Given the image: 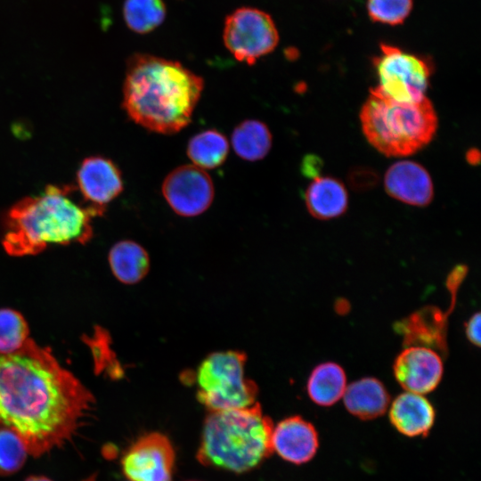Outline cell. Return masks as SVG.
Wrapping results in <instances>:
<instances>
[{
    "label": "cell",
    "instance_id": "6da1fadb",
    "mask_svg": "<svg viewBox=\"0 0 481 481\" xmlns=\"http://www.w3.org/2000/svg\"><path fill=\"white\" fill-rule=\"evenodd\" d=\"M94 404L83 383L34 339L0 353V428L16 433L29 454L40 457L64 445Z\"/></svg>",
    "mask_w": 481,
    "mask_h": 481
},
{
    "label": "cell",
    "instance_id": "7a4b0ae2",
    "mask_svg": "<svg viewBox=\"0 0 481 481\" xmlns=\"http://www.w3.org/2000/svg\"><path fill=\"white\" fill-rule=\"evenodd\" d=\"M203 87L202 77L180 62L135 53L126 61L122 105L137 125L172 135L190 124Z\"/></svg>",
    "mask_w": 481,
    "mask_h": 481
},
{
    "label": "cell",
    "instance_id": "3957f363",
    "mask_svg": "<svg viewBox=\"0 0 481 481\" xmlns=\"http://www.w3.org/2000/svg\"><path fill=\"white\" fill-rule=\"evenodd\" d=\"M77 188L50 184L20 200L7 211L3 247L12 257L41 253L49 244H85L93 236V218L105 208L75 200Z\"/></svg>",
    "mask_w": 481,
    "mask_h": 481
},
{
    "label": "cell",
    "instance_id": "277c9868",
    "mask_svg": "<svg viewBox=\"0 0 481 481\" xmlns=\"http://www.w3.org/2000/svg\"><path fill=\"white\" fill-rule=\"evenodd\" d=\"M273 424L258 403L209 412L207 415L198 461L204 466L240 474L252 470L273 452Z\"/></svg>",
    "mask_w": 481,
    "mask_h": 481
},
{
    "label": "cell",
    "instance_id": "5b68a950",
    "mask_svg": "<svg viewBox=\"0 0 481 481\" xmlns=\"http://www.w3.org/2000/svg\"><path fill=\"white\" fill-rule=\"evenodd\" d=\"M369 143L387 157H405L426 146L437 128V116L428 97L416 102L395 101L377 86L360 111Z\"/></svg>",
    "mask_w": 481,
    "mask_h": 481
},
{
    "label": "cell",
    "instance_id": "8992f818",
    "mask_svg": "<svg viewBox=\"0 0 481 481\" xmlns=\"http://www.w3.org/2000/svg\"><path fill=\"white\" fill-rule=\"evenodd\" d=\"M246 355L239 351L208 355L196 371V396L209 412L248 407L255 404L257 387L244 375Z\"/></svg>",
    "mask_w": 481,
    "mask_h": 481
},
{
    "label": "cell",
    "instance_id": "52a82bcc",
    "mask_svg": "<svg viewBox=\"0 0 481 481\" xmlns=\"http://www.w3.org/2000/svg\"><path fill=\"white\" fill-rule=\"evenodd\" d=\"M373 65L377 86L387 96L403 102H416L426 97L431 67L423 58L381 43Z\"/></svg>",
    "mask_w": 481,
    "mask_h": 481
},
{
    "label": "cell",
    "instance_id": "ba28073f",
    "mask_svg": "<svg viewBox=\"0 0 481 481\" xmlns=\"http://www.w3.org/2000/svg\"><path fill=\"white\" fill-rule=\"evenodd\" d=\"M223 38L225 47L236 60L253 65L275 49L279 34L268 13L242 7L226 18Z\"/></svg>",
    "mask_w": 481,
    "mask_h": 481
},
{
    "label": "cell",
    "instance_id": "9c48e42d",
    "mask_svg": "<svg viewBox=\"0 0 481 481\" xmlns=\"http://www.w3.org/2000/svg\"><path fill=\"white\" fill-rule=\"evenodd\" d=\"M175 453L169 439L159 432L137 439L121 459L129 481H172Z\"/></svg>",
    "mask_w": 481,
    "mask_h": 481
},
{
    "label": "cell",
    "instance_id": "30bf717a",
    "mask_svg": "<svg viewBox=\"0 0 481 481\" xmlns=\"http://www.w3.org/2000/svg\"><path fill=\"white\" fill-rule=\"evenodd\" d=\"M161 191L169 207L177 215L186 217L205 212L215 195L208 174L194 165L173 169L164 179Z\"/></svg>",
    "mask_w": 481,
    "mask_h": 481
},
{
    "label": "cell",
    "instance_id": "8fae6325",
    "mask_svg": "<svg viewBox=\"0 0 481 481\" xmlns=\"http://www.w3.org/2000/svg\"><path fill=\"white\" fill-rule=\"evenodd\" d=\"M396 381L407 392L427 394L440 383L444 364L440 355L428 347L409 346L397 355L393 364Z\"/></svg>",
    "mask_w": 481,
    "mask_h": 481
},
{
    "label": "cell",
    "instance_id": "7c38bea8",
    "mask_svg": "<svg viewBox=\"0 0 481 481\" xmlns=\"http://www.w3.org/2000/svg\"><path fill=\"white\" fill-rule=\"evenodd\" d=\"M77 189L84 200L105 208L123 191L121 172L115 163L102 156L85 159L77 172Z\"/></svg>",
    "mask_w": 481,
    "mask_h": 481
},
{
    "label": "cell",
    "instance_id": "4fadbf2b",
    "mask_svg": "<svg viewBox=\"0 0 481 481\" xmlns=\"http://www.w3.org/2000/svg\"><path fill=\"white\" fill-rule=\"evenodd\" d=\"M387 193L412 206L425 207L434 197V186L429 173L420 164L401 160L391 165L384 175Z\"/></svg>",
    "mask_w": 481,
    "mask_h": 481
},
{
    "label": "cell",
    "instance_id": "5bb4252c",
    "mask_svg": "<svg viewBox=\"0 0 481 481\" xmlns=\"http://www.w3.org/2000/svg\"><path fill=\"white\" fill-rule=\"evenodd\" d=\"M451 312L426 306L398 321L395 330L403 337L404 345L418 346L447 354V319Z\"/></svg>",
    "mask_w": 481,
    "mask_h": 481
},
{
    "label": "cell",
    "instance_id": "9a60e30c",
    "mask_svg": "<svg viewBox=\"0 0 481 481\" xmlns=\"http://www.w3.org/2000/svg\"><path fill=\"white\" fill-rule=\"evenodd\" d=\"M273 451L283 460L295 464L310 461L318 448L314 426L298 416L280 421L272 433Z\"/></svg>",
    "mask_w": 481,
    "mask_h": 481
},
{
    "label": "cell",
    "instance_id": "2e32d148",
    "mask_svg": "<svg viewBox=\"0 0 481 481\" xmlns=\"http://www.w3.org/2000/svg\"><path fill=\"white\" fill-rule=\"evenodd\" d=\"M389 417L402 434L407 436H424L434 423L435 411L422 395L406 391L392 403Z\"/></svg>",
    "mask_w": 481,
    "mask_h": 481
},
{
    "label": "cell",
    "instance_id": "e0dca14e",
    "mask_svg": "<svg viewBox=\"0 0 481 481\" xmlns=\"http://www.w3.org/2000/svg\"><path fill=\"white\" fill-rule=\"evenodd\" d=\"M305 202L311 216L328 220L343 215L348 205L345 185L330 176H315L305 192Z\"/></svg>",
    "mask_w": 481,
    "mask_h": 481
},
{
    "label": "cell",
    "instance_id": "ac0fdd59",
    "mask_svg": "<svg viewBox=\"0 0 481 481\" xmlns=\"http://www.w3.org/2000/svg\"><path fill=\"white\" fill-rule=\"evenodd\" d=\"M343 400L350 413L371 420L384 414L389 404V395L381 381L368 377L346 386Z\"/></svg>",
    "mask_w": 481,
    "mask_h": 481
},
{
    "label": "cell",
    "instance_id": "d6986e66",
    "mask_svg": "<svg viewBox=\"0 0 481 481\" xmlns=\"http://www.w3.org/2000/svg\"><path fill=\"white\" fill-rule=\"evenodd\" d=\"M108 260L114 276L125 284L137 283L150 269L147 251L138 243L128 240L114 244Z\"/></svg>",
    "mask_w": 481,
    "mask_h": 481
},
{
    "label": "cell",
    "instance_id": "ffe728a7",
    "mask_svg": "<svg viewBox=\"0 0 481 481\" xmlns=\"http://www.w3.org/2000/svg\"><path fill=\"white\" fill-rule=\"evenodd\" d=\"M346 388V376L343 368L333 362L318 364L312 371L306 390L311 400L322 406L337 403Z\"/></svg>",
    "mask_w": 481,
    "mask_h": 481
},
{
    "label": "cell",
    "instance_id": "44dd1931",
    "mask_svg": "<svg viewBox=\"0 0 481 481\" xmlns=\"http://www.w3.org/2000/svg\"><path fill=\"white\" fill-rule=\"evenodd\" d=\"M272 140L268 126L257 119L242 121L232 134V145L235 153L248 161L264 159L272 147Z\"/></svg>",
    "mask_w": 481,
    "mask_h": 481
},
{
    "label": "cell",
    "instance_id": "7402d4cb",
    "mask_svg": "<svg viewBox=\"0 0 481 481\" xmlns=\"http://www.w3.org/2000/svg\"><path fill=\"white\" fill-rule=\"evenodd\" d=\"M186 152L192 165L201 169H212L222 165L226 159L229 143L219 131L208 129L190 139Z\"/></svg>",
    "mask_w": 481,
    "mask_h": 481
},
{
    "label": "cell",
    "instance_id": "603a6c76",
    "mask_svg": "<svg viewBox=\"0 0 481 481\" xmlns=\"http://www.w3.org/2000/svg\"><path fill=\"white\" fill-rule=\"evenodd\" d=\"M123 16L132 31L145 34L163 22L166 7L162 0H125Z\"/></svg>",
    "mask_w": 481,
    "mask_h": 481
},
{
    "label": "cell",
    "instance_id": "cb8c5ba5",
    "mask_svg": "<svg viewBox=\"0 0 481 481\" xmlns=\"http://www.w3.org/2000/svg\"><path fill=\"white\" fill-rule=\"evenodd\" d=\"M29 328L24 316L11 308L0 309V353L20 348L29 338Z\"/></svg>",
    "mask_w": 481,
    "mask_h": 481
},
{
    "label": "cell",
    "instance_id": "d4e9b609",
    "mask_svg": "<svg viewBox=\"0 0 481 481\" xmlns=\"http://www.w3.org/2000/svg\"><path fill=\"white\" fill-rule=\"evenodd\" d=\"M29 454L26 445L13 431L0 428V475L7 476L17 472L26 461Z\"/></svg>",
    "mask_w": 481,
    "mask_h": 481
},
{
    "label": "cell",
    "instance_id": "484cf974",
    "mask_svg": "<svg viewBox=\"0 0 481 481\" xmlns=\"http://www.w3.org/2000/svg\"><path fill=\"white\" fill-rule=\"evenodd\" d=\"M369 18L376 23L396 26L409 17L413 0H367Z\"/></svg>",
    "mask_w": 481,
    "mask_h": 481
},
{
    "label": "cell",
    "instance_id": "4316f807",
    "mask_svg": "<svg viewBox=\"0 0 481 481\" xmlns=\"http://www.w3.org/2000/svg\"><path fill=\"white\" fill-rule=\"evenodd\" d=\"M480 313L473 314L465 323V333L468 340L476 346H480Z\"/></svg>",
    "mask_w": 481,
    "mask_h": 481
},
{
    "label": "cell",
    "instance_id": "83f0119b",
    "mask_svg": "<svg viewBox=\"0 0 481 481\" xmlns=\"http://www.w3.org/2000/svg\"><path fill=\"white\" fill-rule=\"evenodd\" d=\"M25 481H52V480L43 476H32V477H28Z\"/></svg>",
    "mask_w": 481,
    "mask_h": 481
},
{
    "label": "cell",
    "instance_id": "f1b7e54d",
    "mask_svg": "<svg viewBox=\"0 0 481 481\" xmlns=\"http://www.w3.org/2000/svg\"><path fill=\"white\" fill-rule=\"evenodd\" d=\"M186 481H199V480H186Z\"/></svg>",
    "mask_w": 481,
    "mask_h": 481
}]
</instances>
